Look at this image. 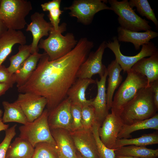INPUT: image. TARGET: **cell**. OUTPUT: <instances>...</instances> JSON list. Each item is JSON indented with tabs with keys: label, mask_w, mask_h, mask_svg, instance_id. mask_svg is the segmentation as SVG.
Segmentation results:
<instances>
[{
	"label": "cell",
	"mask_w": 158,
	"mask_h": 158,
	"mask_svg": "<svg viewBox=\"0 0 158 158\" xmlns=\"http://www.w3.org/2000/svg\"><path fill=\"white\" fill-rule=\"evenodd\" d=\"M94 46L87 38H80L75 47L65 56L50 61L44 53L30 77L18 88L20 93L30 92L44 97L49 111L67 97L77 79L78 72Z\"/></svg>",
	"instance_id": "6da1fadb"
},
{
	"label": "cell",
	"mask_w": 158,
	"mask_h": 158,
	"mask_svg": "<svg viewBox=\"0 0 158 158\" xmlns=\"http://www.w3.org/2000/svg\"><path fill=\"white\" fill-rule=\"evenodd\" d=\"M158 110L154 103L153 93L147 87L126 105L119 116L124 125H130L151 118Z\"/></svg>",
	"instance_id": "7a4b0ae2"
},
{
	"label": "cell",
	"mask_w": 158,
	"mask_h": 158,
	"mask_svg": "<svg viewBox=\"0 0 158 158\" xmlns=\"http://www.w3.org/2000/svg\"><path fill=\"white\" fill-rule=\"evenodd\" d=\"M66 29V24L62 23L59 25L58 30L55 31L53 28L48 38L40 40L38 47L44 50L49 60H54L65 56L76 45L78 41L73 33H68L65 36L62 35Z\"/></svg>",
	"instance_id": "3957f363"
},
{
	"label": "cell",
	"mask_w": 158,
	"mask_h": 158,
	"mask_svg": "<svg viewBox=\"0 0 158 158\" xmlns=\"http://www.w3.org/2000/svg\"><path fill=\"white\" fill-rule=\"evenodd\" d=\"M115 93L113 99L111 112L119 116L126 105L142 89L147 87L146 78L131 69Z\"/></svg>",
	"instance_id": "277c9868"
},
{
	"label": "cell",
	"mask_w": 158,
	"mask_h": 158,
	"mask_svg": "<svg viewBox=\"0 0 158 158\" xmlns=\"http://www.w3.org/2000/svg\"><path fill=\"white\" fill-rule=\"evenodd\" d=\"M32 9L29 1L1 0L0 19L8 29L20 30L27 24L25 18Z\"/></svg>",
	"instance_id": "5b68a950"
},
{
	"label": "cell",
	"mask_w": 158,
	"mask_h": 158,
	"mask_svg": "<svg viewBox=\"0 0 158 158\" xmlns=\"http://www.w3.org/2000/svg\"><path fill=\"white\" fill-rule=\"evenodd\" d=\"M111 10L118 16V21L120 26L132 31L139 32L151 30L149 22L138 15L130 6L128 0L118 1L109 0Z\"/></svg>",
	"instance_id": "8992f818"
},
{
	"label": "cell",
	"mask_w": 158,
	"mask_h": 158,
	"mask_svg": "<svg viewBox=\"0 0 158 158\" xmlns=\"http://www.w3.org/2000/svg\"><path fill=\"white\" fill-rule=\"evenodd\" d=\"M48 113L47 109H45L34 121L20 126L19 137L28 141L34 147L37 144L42 142L56 145L48 123Z\"/></svg>",
	"instance_id": "52a82bcc"
},
{
	"label": "cell",
	"mask_w": 158,
	"mask_h": 158,
	"mask_svg": "<svg viewBox=\"0 0 158 158\" xmlns=\"http://www.w3.org/2000/svg\"><path fill=\"white\" fill-rule=\"evenodd\" d=\"M107 2L103 0H75L70 6L64 9L70 10V16L76 18L79 22L87 25L92 23L98 12L104 10H111L106 4Z\"/></svg>",
	"instance_id": "ba28073f"
},
{
	"label": "cell",
	"mask_w": 158,
	"mask_h": 158,
	"mask_svg": "<svg viewBox=\"0 0 158 158\" xmlns=\"http://www.w3.org/2000/svg\"><path fill=\"white\" fill-rule=\"evenodd\" d=\"M107 47L114 53L116 62L120 65L124 73L130 71L132 67L142 59L150 56L158 52V49L152 42L142 46L140 51L133 56H127L123 55L121 52L120 44L117 37H114L112 41L107 42Z\"/></svg>",
	"instance_id": "9c48e42d"
},
{
	"label": "cell",
	"mask_w": 158,
	"mask_h": 158,
	"mask_svg": "<svg viewBox=\"0 0 158 158\" xmlns=\"http://www.w3.org/2000/svg\"><path fill=\"white\" fill-rule=\"evenodd\" d=\"M107 47V42L104 41L95 51L89 53L80 66L78 72L77 78L91 79L95 74H99L100 77L104 75L107 68L102 63V59Z\"/></svg>",
	"instance_id": "30bf717a"
},
{
	"label": "cell",
	"mask_w": 158,
	"mask_h": 158,
	"mask_svg": "<svg viewBox=\"0 0 158 158\" xmlns=\"http://www.w3.org/2000/svg\"><path fill=\"white\" fill-rule=\"evenodd\" d=\"M14 102L21 108L28 122L39 117L47 104L44 97L30 92L20 93Z\"/></svg>",
	"instance_id": "8fae6325"
},
{
	"label": "cell",
	"mask_w": 158,
	"mask_h": 158,
	"mask_svg": "<svg viewBox=\"0 0 158 158\" xmlns=\"http://www.w3.org/2000/svg\"><path fill=\"white\" fill-rule=\"evenodd\" d=\"M71 102L66 97L56 107L48 111V123L50 130L58 128L72 131Z\"/></svg>",
	"instance_id": "7c38bea8"
},
{
	"label": "cell",
	"mask_w": 158,
	"mask_h": 158,
	"mask_svg": "<svg viewBox=\"0 0 158 158\" xmlns=\"http://www.w3.org/2000/svg\"><path fill=\"white\" fill-rule=\"evenodd\" d=\"M70 133L76 150L83 157L100 158L96 141L91 129L83 128Z\"/></svg>",
	"instance_id": "4fadbf2b"
},
{
	"label": "cell",
	"mask_w": 158,
	"mask_h": 158,
	"mask_svg": "<svg viewBox=\"0 0 158 158\" xmlns=\"http://www.w3.org/2000/svg\"><path fill=\"white\" fill-rule=\"evenodd\" d=\"M124 125L119 116L113 113L109 114L98 128L102 142L107 147L113 149L118 134Z\"/></svg>",
	"instance_id": "5bb4252c"
},
{
	"label": "cell",
	"mask_w": 158,
	"mask_h": 158,
	"mask_svg": "<svg viewBox=\"0 0 158 158\" xmlns=\"http://www.w3.org/2000/svg\"><path fill=\"white\" fill-rule=\"evenodd\" d=\"M43 13L35 12L30 17L31 22L27 24V31L32 33L33 40L31 45V54L38 52V45L40 40L44 36L49 35V32L53 28L50 22H48L44 18Z\"/></svg>",
	"instance_id": "9a60e30c"
},
{
	"label": "cell",
	"mask_w": 158,
	"mask_h": 158,
	"mask_svg": "<svg viewBox=\"0 0 158 158\" xmlns=\"http://www.w3.org/2000/svg\"><path fill=\"white\" fill-rule=\"evenodd\" d=\"M107 76V69L104 75L100 77V80H99L97 79L95 80L97 86V93L96 97L93 99L91 106L94 110L96 122L100 127L109 114L107 106L106 87Z\"/></svg>",
	"instance_id": "2e32d148"
},
{
	"label": "cell",
	"mask_w": 158,
	"mask_h": 158,
	"mask_svg": "<svg viewBox=\"0 0 158 158\" xmlns=\"http://www.w3.org/2000/svg\"><path fill=\"white\" fill-rule=\"evenodd\" d=\"M59 158H77L76 150L70 132L63 128L50 130Z\"/></svg>",
	"instance_id": "e0dca14e"
},
{
	"label": "cell",
	"mask_w": 158,
	"mask_h": 158,
	"mask_svg": "<svg viewBox=\"0 0 158 158\" xmlns=\"http://www.w3.org/2000/svg\"><path fill=\"white\" fill-rule=\"evenodd\" d=\"M96 84L95 80L91 79L77 78L68 90L67 97L70 100L71 104L78 106L81 108L91 106L93 100L87 99L85 92L89 86Z\"/></svg>",
	"instance_id": "ac0fdd59"
},
{
	"label": "cell",
	"mask_w": 158,
	"mask_h": 158,
	"mask_svg": "<svg viewBox=\"0 0 158 158\" xmlns=\"http://www.w3.org/2000/svg\"><path fill=\"white\" fill-rule=\"evenodd\" d=\"M118 42H130L132 43L136 50H139L140 47L149 43L150 40L158 36V33L148 30L143 32L132 31L124 29L120 26L117 29Z\"/></svg>",
	"instance_id": "d6986e66"
},
{
	"label": "cell",
	"mask_w": 158,
	"mask_h": 158,
	"mask_svg": "<svg viewBox=\"0 0 158 158\" xmlns=\"http://www.w3.org/2000/svg\"><path fill=\"white\" fill-rule=\"evenodd\" d=\"M26 37L20 30L8 29L0 35V65L11 53L16 44H25Z\"/></svg>",
	"instance_id": "ffe728a7"
},
{
	"label": "cell",
	"mask_w": 158,
	"mask_h": 158,
	"mask_svg": "<svg viewBox=\"0 0 158 158\" xmlns=\"http://www.w3.org/2000/svg\"><path fill=\"white\" fill-rule=\"evenodd\" d=\"M131 70L143 76L147 80V86L158 80V52L150 56L143 58L136 62Z\"/></svg>",
	"instance_id": "44dd1931"
},
{
	"label": "cell",
	"mask_w": 158,
	"mask_h": 158,
	"mask_svg": "<svg viewBox=\"0 0 158 158\" xmlns=\"http://www.w3.org/2000/svg\"><path fill=\"white\" fill-rule=\"evenodd\" d=\"M107 69L108 78L106 95L107 106L109 110L111 107L114 92L122 81L123 78L120 74L122 69L115 60L111 62Z\"/></svg>",
	"instance_id": "7402d4cb"
},
{
	"label": "cell",
	"mask_w": 158,
	"mask_h": 158,
	"mask_svg": "<svg viewBox=\"0 0 158 158\" xmlns=\"http://www.w3.org/2000/svg\"><path fill=\"white\" fill-rule=\"evenodd\" d=\"M42 55L38 52L31 54L14 73L18 88L23 85L30 77Z\"/></svg>",
	"instance_id": "603a6c76"
},
{
	"label": "cell",
	"mask_w": 158,
	"mask_h": 158,
	"mask_svg": "<svg viewBox=\"0 0 158 158\" xmlns=\"http://www.w3.org/2000/svg\"><path fill=\"white\" fill-rule=\"evenodd\" d=\"M34 147L28 141L16 137L9 145L5 158H32Z\"/></svg>",
	"instance_id": "cb8c5ba5"
},
{
	"label": "cell",
	"mask_w": 158,
	"mask_h": 158,
	"mask_svg": "<svg viewBox=\"0 0 158 158\" xmlns=\"http://www.w3.org/2000/svg\"><path fill=\"white\" fill-rule=\"evenodd\" d=\"M149 129L158 130V113L148 119L130 125L124 124L118 134V139L128 138L134 132Z\"/></svg>",
	"instance_id": "d4e9b609"
},
{
	"label": "cell",
	"mask_w": 158,
	"mask_h": 158,
	"mask_svg": "<svg viewBox=\"0 0 158 158\" xmlns=\"http://www.w3.org/2000/svg\"><path fill=\"white\" fill-rule=\"evenodd\" d=\"M116 156H122L138 158H157L158 157V149L146 148L145 146L131 145L123 146L115 149Z\"/></svg>",
	"instance_id": "484cf974"
},
{
	"label": "cell",
	"mask_w": 158,
	"mask_h": 158,
	"mask_svg": "<svg viewBox=\"0 0 158 158\" xmlns=\"http://www.w3.org/2000/svg\"><path fill=\"white\" fill-rule=\"evenodd\" d=\"M2 104L4 109L2 117L4 123L15 122L25 125L28 122L21 108L15 102L10 103L3 101Z\"/></svg>",
	"instance_id": "4316f807"
},
{
	"label": "cell",
	"mask_w": 158,
	"mask_h": 158,
	"mask_svg": "<svg viewBox=\"0 0 158 158\" xmlns=\"http://www.w3.org/2000/svg\"><path fill=\"white\" fill-rule=\"evenodd\" d=\"M158 143V133L156 132L148 134H145L141 137L134 138L118 139L113 149L115 150L127 145L145 146Z\"/></svg>",
	"instance_id": "83f0119b"
},
{
	"label": "cell",
	"mask_w": 158,
	"mask_h": 158,
	"mask_svg": "<svg viewBox=\"0 0 158 158\" xmlns=\"http://www.w3.org/2000/svg\"><path fill=\"white\" fill-rule=\"evenodd\" d=\"M18 50L16 54L11 56L9 59L10 64L7 68L12 74H14L16 72L31 54V44L20 45Z\"/></svg>",
	"instance_id": "f1b7e54d"
},
{
	"label": "cell",
	"mask_w": 158,
	"mask_h": 158,
	"mask_svg": "<svg viewBox=\"0 0 158 158\" xmlns=\"http://www.w3.org/2000/svg\"><path fill=\"white\" fill-rule=\"evenodd\" d=\"M128 2L132 8L135 7L137 11L141 16L145 17L148 19L152 21L155 25L156 29H158V21L154 11L147 0H130Z\"/></svg>",
	"instance_id": "f546056e"
},
{
	"label": "cell",
	"mask_w": 158,
	"mask_h": 158,
	"mask_svg": "<svg viewBox=\"0 0 158 158\" xmlns=\"http://www.w3.org/2000/svg\"><path fill=\"white\" fill-rule=\"evenodd\" d=\"M32 158H59L56 145L46 142L37 144Z\"/></svg>",
	"instance_id": "4dcf8cb0"
},
{
	"label": "cell",
	"mask_w": 158,
	"mask_h": 158,
	"mask_svg": "<svg viewBox=\"0 0 158 158\" xmlns=\"http://www.w3.org/2000/svg\"><path fill=\"white\" fill-rule=\"evenodd\" d=\"M99 127L96 123L92 127L91 130L96 141L100 158H115V150L107 147L101 140L98 133Z\"/></svg>",
	"instance_id": "1f68e13d"
},
{
	"label": "cell",
	"mask_w": 158,
	"mask_h": 158,
	"mask_svg": "<svg viewBox=\"0 0 158 158\" xmlns=\"http://www.w3.org/2000/svg\"><path fill=\"white\" fill-rule=\"evenodd\" d=\"M81 122L83 128L91 130L96 120L94 109L91 106L81 108Z\"/></svg>",
	"instance_id": "d6a6232c"
},
{
	"label": "cell",
	"mask_w": 158,
	"mask_h": 158,
	"mask_svg": "<svg viewBox=\"0 0 158 158\" xmlns=\"http://www.w3.org/2000/svg\"><path fill=\"white\" fill-rule=\"evenodd\" d=\"M16 126L17 125L15 124L5 131V137L0 143V158H5L7 149L12 140L16 135Z\"/></svg>",
	"instance_id": "836d02e7"
},
{
	"label": "cell",
	"mask_w": 158,
	"mask_h": 158,
	"mask_svg": "<svg viewBox=\"0 0 158 158\" xmlns=\"http://www.w3.org/2000/svg\"><path fill=\"white\" fill-rule=\"evenodd\" d=\"M71 109L72 120L71 132L83 129L81 122V108L71 104Z\"/></svg>",
	"instance_id": "e575fe53"
},
{
	"label": "cell",
	"mask_w": 158,
	"mask_h": 158,
	"mask_svg": "<svg viewBox=\"0 0 158 158\" xmlns=\"http://www.w3.org/2000/svg\"><path fill=\"white\" fill-rule=\"evenodd\" d=\"M15 83V74L11 73L5 66L0 65V83L8 84L12 87Z\"/></svg>",
	"instance_id": "d590c367"
},
{
	"label": "cell",
	"mask_w": 158,
	"mask_h": 158,
	"mask_svg": "<svg viewBox=\"0 0 158 158\" xmlns=\"http://www.w3.org/2000/svg\"><path fill=\"white\" fill-rule=\"evenodd\" d=\"M63 12V11L59 8H53L49 11L48 17L50 20V22L55 31L58 30L59 29L60 20V17Z\"/></svg>",
	"instance_id": "8d00e7d4"
},
{
	"label": "cell",
	"mask_w": 158,
	"mask_h": 158,
	"mask_svg": "<svg viewBox=\"0 0 158 158\" xmlns=\"http://www.w3.org/2000/svg\"><path fill=\"white\" fill-rule=\"evenodd\" d=\"M61 1L53 0L41 4V6L43 11H49L51 10L56 8H60Z\"/></svg>",
	"instance_id": "74e56055"
},
{
	"label": "cell",
	"mask_w": 158,
	"mask_h": 158,
	"mask_svg": "<svg viewBox=\"0 0 158 158\" xmlns=\"http://www.w3.org/2000/svg\"><path fill=\"white\" fill-rule=\"evenodd\" d=\"M149 87L153 93L154 103L157 109L158 110V80L152 83Z\"/></svg>",
	"instance_id": "f35d334b"
},
{
	"label": "cell",
	"mask_w": 158,
	"mask_h": 158,
	"mask_svg": "<svg viewBox=\"0 0 158 158\" xmlns=\"http://www.w3.org/2000/svg\"><path fill=\"white\" fill-rule=\"evenodd\" d=\"M3 111L0 109V132L3 130L5 131L9 128V125L4 123L2 121V117Z\"/></svg>",
	"instance_id": "ab89813d"
},
{
	"label": "cell",
	"mask_w": 158,
	"mask_h": 158,
	"mask_svg": "<svg viewBox=\"0 0 158 158\" xmlns=\"http://www.w3.org/2000/svg\"><path fill=\"white\" fill-rule=\"evenodd\" d=\"M11 87L9 85L0 83V97L5 94L9 89Z\"/></svg>",
	"instance_id": "60d3db41"
},
{
	"label": "cell",
	"mask_w": 158,
	"mask_h": 158,
	"mask_svg": "<svg viewBox=\"0 0 158 158\" xmlns=\"http://www.w3.org/2000/svg\"><path fill=\"white\" fill-rule=\"evenodd\" d=\"M8 29L6 26L0 19V35L6 32Z\"/></svg>",
	"instance_id": "b9f144b4"
},
{
	"label": "cell",
	"mask_w": 158,
	"mask_h": 158,
	"mask_svg": "<svg viewBox=\"0 0 158 158\" xmlns=\"http://www.w3.org/2000/svg\"><path fill=\"white\" fill-rule=\"evenodd\" d=\"M115 158H138L133 157L125 156H116Z\"/></svg>",
	"instance_id": "7bdbcfd3"
},
{
	"label": "cell",
	"mask_w": 158,
	"mask_h": 158,
	"mask_svg": "<svg viewBox=\"0 0 158 158\" xmlns=\"http://www.w3.org/2000/svg\"><path fill=\"white\" fill-rule=\"evenodd\" d=\"M77 158H84L78 153L77 152Z\"/></svg>",
	"instance_id": "ee69618b"
},
{
	"label": "cell",
	"mask_w": 158,
	"mask_h": 158,
	"mask_svg": "<svg viewBox=\"0 0 158 158\" xmlns=\"http://www.w3.org/2000/svg\"><path fill=\"white\" fill-rule=\"evenodd\" d=\"M1 0H0V2Z\"/></svg>",
	"instance_id": "f6af8a7d"
}]
</instances>
